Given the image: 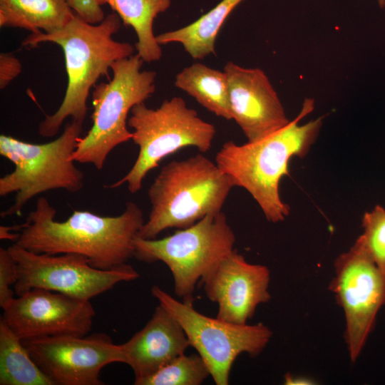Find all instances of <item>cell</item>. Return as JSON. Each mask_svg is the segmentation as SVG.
Segmentation results:
<instances>
[{
	"label": "cell",
	"mask_w": 385,
	"mask_h": 385,
	"mask_svg": "<svg viewBox=\"0 0 385 385\" xmlns=\"http://www.w3.org/2000/svg\"><path fill=\"white\" fill-rule=\"evenodd\" d=\"M19 237L17 227L15 226H1L0 238L1 240H9L14 242Z\"/></svg>",
	"instance_id": "83f0119b"
},
{
	"label": "cell",
	"mask_w": 385,
	"mask_h": 385,
	"mask_svg": "<svg viewBox=\"0 0 385 385\" xmlns=\"http://www.w3.org/2000/svg\"><path fill=\"white\" fill-rule=\"evenodd\" d=\"M314 107V100L307 98L297 116L282 129L243 145L227 141L216 155L220 169L234 187H241L252 196L269 222L284 221L289 214V206L279 195V183L289 175L290 160L304 157L319 136L323 117L299 125Z\"/></svg>",
	"instance_id": "7a4b0ae2"
},
{
	"label": "cell",
	"mask_w": 385,
	"mask_h": 385,
	"mask_svg": "<svg viewBox=\"0 0 385 385\" xmlns=\"http://www.w3.org/2000/svg\"><path fill=\"white\" fill-rule=\"evenodd\" d=\"M8 250L16 263V296L38 288L90 301L120 282L133 281L140 277L128 263L104 270L92 267L88 260L81 255L38 254L16 243Z\"/></svg>",
	"instance_id": "30bf717a"
},
{
	"label": "cell",
	"mask_w": 385,
	"mask_h": 385,
	"mask_svg": "<svg viewBox=\"0 0 385 385\" xmlns=\"http://www.w3.org/2000/svg\"><path fill=\"white\" fill-rule=\"evenodd\" d=\"M235 242V233L220 211L161 239L137 236L134 257L147 263L164 262L171 272L175 295L192 304L197 282L234 251Z\"/></svg>",
	"instance_id": "ba28073f"
},
{
	"label": "cell",
	"mask_w": 385,
	"mask_h": 385,
	"mask_svg": "<svg viewBox=\"0 0 385 385\" xmlns=\"http://www.w3.org/2000/svg\"><path fill=\"white\" fill-rule=\"evenodd\" d=\"M121 26V19L115 12L106 16L99 24H90L75 14L63 28L52 33H31L22 46L36 48L51 42L62 48L65 58L68 84L57 111L46 115L38 125L43 138L56 135L68 117L83 124L87 113L90 90L116 61L133 55L135 48L128 42L113 39Z\"/></svg>",
	"instance_id": "3957f363"
},
{
	"label": "cell",
	"mask_w": 385,
	"mask_h": 385,
	"mask_svg": "<svg viewBox=\"0 0 385 385\" xmlns=\"http://www.w3.org/2000/svg\"><path fill=\"white\" fill-rule=\"evenodd\" d=\"M334 270L329 289L344 312V338L354 363L374 327L379 309L385 305V272L358 240L336 258Z\"/></svg>",
	"instance_id": "8fae6325"
},
{
	"label": "cell",
	"mask_w": 385,
	"mask_h": 385,
	"mask_svg": "<svg viewBox=\"0 0 385 385\" xmlns=\"http://www.w3.org/2000/svg\"><path fill=\"white\" fill-rule=\"evenodd\" d=\"M377 1L381 8L382 9L385 8V0H377Z\"/></svg>",
	"instance_id": "f1b7e54d"
},
{
	"label": "cell",
	"mask_w": 385,
	"mask_h": 385,
	"mask_svg": "<svg viewBox=\"0 0 385 385\" xmlns=\"http://www.w3.org/2000/svg\"><path fill=\"white\" fill-rule=\"evenodd\" d=\"M130 113L128 125L133 129L131 140L138 146V154L128 173L106 186L111 189L126 184L130 193H136L148 173L164 158L187 147L206 153L216 134L215 127L188 108L180 97L166 99L155 109L140 103Z\"/></svg>",
	"instance_id": "52a82bcc"
},
{
	"label": "cell",
	"mask_w": 385,
	"mask_h": 385,
	"mask_svg": "<svg viewBox=\"0 0 385 385\" xmlns=\"http://www.w3.org/2000/svg\"><path fill=\"white\" fill-rule=\"evenodd\" d=\"M75 14L67 0H0V26L52 33Z\"/></svg>",
	"instance_id": "e0dca14e"
},
{
	"label": "cell",
	"mask_w": 385,
	"mask_h": 385,
	"mask_svg": "<svg viewBox=\"0 0 385 385\" xmlns=\"http://www.w3.org/2000/svg\"><path fill=\"white\" fill-rule=\"evenodd\" d=\"M21 61L10 53L0 54V88L4 89L21 72Z\"/></svg>",
	"instance_id": "484cf974"
},
{
	"label": "cell",
	"mask_w": 385,
	"mask_h": 385,
	"mask_svg": "<svg viewBox=\"0 0 385 385\" xmlns=\"http://www.w3.org/2000/svg\"><path fill=\"white\" fill-rule=\"evenodd\" d=\"M227 76L232 119L247 142H255L286 126L290 120L265 73L229 61Z\"/></svg>",
	"instance_id": "9a60e30c"
},
{
	"label": "cell",
	"mask_w": 385,
	"mask_h": 385,
	"mask_svg": "<svg viewBox=\"0 0 385 385\" xmlns=\"http://www.w3.org/2000/svg\"><path fill=\"white\" fill-rule=\"evenodd\" d=\"M56 210L45 197L37 199L25 222L17 225L16 245L38 254H77L99 270H112L134 257V241L145 221L133 202L116 216L74 210L64 221L55 220Z\"/></svg>",
	"instance_id": "6da1fadb"
},
{
	"label": "cell",
	"mask_w": 385,
	"mask_h": 385,
	"mask_svg": "<svg viewBox=\"0 0 385 385\" xmlns=\"http://www.w3.org/2000/svg\"><path fill=\"white\" fill-rule=\"evenodd\" d=\"M144 61L138 55L115 61L113 78L94 86L92 93V126L78 140L72 160L103 168L108 155L118 145L132 139L128 129V113L155 91L156 73L141 71Z\"/></svg>",
	"instance_id": "8992f818"
},
{
	"label": "cell",
	"mask_w": 385,
	"mask_h": 385,
	"mask_svg": "<svg viewBox=\"0 0 385 385\" xmlns=\"http://www.w3.org/2000/svg\"><path fill=\"white\" fill-rule=\"evenodd\" d=\"M18 279L16 261L8 248H0V307L3 309L15 297L11 289Z\"/></svg>",
	"instance_id": "cb8c5ba5"
},
{
	"label": "cell",
	"mask_w": 385,
	"mask_h": 385,
	"mask_svg": "<svg viewBox=\"0 0 385 385\" xmlns=\"http://www.w3.org/2000/svg\"><path fill=\"white\" fill-rule=\"evenodd\" d=\"M363 233L356 239L376 265L385 272V209L376 205L362 218Z\"/></svg>",
	"instance_id": "603a6c76"
},
{
	"label": "cell",
	"mask_w": 385,
	"mask_h": 385,
	"mask_svg": "<svg viewBox=\"0 0 385 385\" xmlns=\"http://www.w3.org/2000/svg\"><path fill=\"white\" fill-rule=\"evenodd\" d=\"M83 124L68 123L55 140L35 144L11 135H0V155L11 161L13 171L0 178V195L15 193L13 204L1 217L21 215L27 202L41 193L61 189L77 192L84 185V173L72 160Z\"/></svg>",
	"instance_id": "5b68a950"
},
{
	"label": "cell",
	"mask_w": 385,
	"mask_h": 385,
	"mask_svg": "<svg viewBox=\"0 0 385 385\" xmlns=\"http://www.w3.org/2000/svg\"><path fill=\"white\" fill-rule=\"evenodd\" d=\"M211 302L217 304V317L245 324L257 307L271 299L270 271L263 265L248 262L235 250L222 259L200 279Z\"/></svg>",
	"instance_id": "5bb4252c"
},
{
	"label": "cell",
	"mask_w": 385,
	"mask_h": 385,
	"mask_svg": "<svg viewBox=\"0 0 385 385\" xmlns=\"http://www.w3.org/2000/svg\"><path fill=\"white\" fill-rule=\"evenodd\" d=\"M0 384L52 385L22 340L0 319Z\"/></svg>",
	"instance_id": "44dd1931"
},
{
	"label": "cell",
	"mask_w": 385,
	"mask_h": 385,
	"mask_svg": "<svg viewBox=\"0 0 385 385\" xmlns=\"http://www.w3.org/2000/svg\"><path fill=\"white\" fill-rule=\"evenodd\" d=\"M151 294L180 324L190 346L206 363L216 385H227L230 371L238 356L260 355L269 344L272 331L262 322L237 324L207 317L192 304L179 301L158 285Z\"/></svg>",
	"instance_id": "9c48e42d"
},
{
	"label": "cell",
	"mask_w": 385,
	"mask_h": 385,
	"mask_svg": "<svg viewBox=\"0 0 385 385\" xmlns=\"http://www.w3.org/2000/svg\"><path fill=\"white\" fill-rule=\"evenodd\" d=\"M210 376L203 359L197 353L178 356L154 374L134 379L135 385H200Z\"/></svg>",
	"instance_id": "7402d4cb"
},
{
	"label": "cell",
	"mask_w": 385,
	"mask_h": 385,
	"mask_svg": "<svg viewBox=\"0 0 385 385\" xmlns=\"http://www.w3.org/2000/svg\"><path fill=\"white\" fill-rule=\"evenodd\" d=\"M2 309L1 317L21 340L86 336L96 316L88 300L38 288L14 297Z\"/></svg>",
	"instance_id": "4fadbf2b"
},
{
	"label": "cell",
	"mask_w": 385,
	"mask_h": 385,
	"mask_svg": "<svg viewBox=\"0 0 385 385\" xmlns=\"http://www.w3.org/2000/svg\"><path fill=\"white\" fill-rule=\"evenodd\" d=\"M120 345L122 363L130 366L135 379L154 374L190 346L180 324L159 304L146 324Z\"/></svg>",
	"instance_id": "2e32d148"
},
{
	"label": "cell",
	"mask_w": 385,
	"mask_h": 385,
	"mask_svg": "<svg viewBox=\"0 0 385 385\" xmlns=\"http://www.w3.org/2000/svg\"><path fill=\"white\" fill-rule=\"evenodd\" d=\"M243 0H222L192 24L156 36L160 45L178 43L193 58L201 59L215 53V41L230 14Z\"/></svg>",
	"instance_id": "d6986e66"
},
{
	"label": "cell",
	"mask_w": 385,
	"mask_h": 385,
	"mask_svg": "<svg viewBox=\"0 0 385 385\" xmlns=\"http://www.w3.org/2000/svg\"><path fill=\"white\" fill-rule=\"evenodd\" d=\"M314 381L307 377L301 376H294L290 373L286 374L284 376V384L287 385H304L314 384Z\"/></svg>",
	"instance_id": "4316f807"
},
{
	"label": "cell",
	"mask_w": 385,
	"mask_h": 385,
	"mask_svg": "<svg viewBox=\"0 0 385 385\" xmlns=\"http://www.w3.org/2000/svg\"><path fill=\"white\" fill-rule=\"evenodd\" d=\"M96 1L101 6L108 4L125 26L133 29L138 37L135 48L144 62L160 60L163 53L153 33V22L160 14L169 9L171 0Z\"/></svg>",
	"instance_id": "ac0fdd59"
},
{
	"label": "cell",
	"mask_w": 385,
	"mask_h": 385,
	"mask_svg": "<svg viewBox=\"0 0 385 385\" xmlns=\"http://www.w3.org/2000/svg\"><path fill=\"white\" fill-rule=\"evenodd\" d=\"M76 15L84 21L96 24L105 19V14L96 0H67Z\"/></svg>",
	"instance_id": "d4e9b609"
},
{
	"label": "cell",
	"mask_w": 385,
	"mask_h": 385,
	"mask_svg": "<svg viewBox=\"0 0 385 385\" xmlns=\"http://www.w3.org/2000/svg\"><path fill=\"white\" fill-rule=\"evenodd\" d=\"M30 356L52 385H102L100 373L123 361L120 344L104 333L61 335L22 340Z\"/></svg>",
	"instance_id": "7c38bea8"
},
{
	"label": "cell",
	"mask_w": 385,
	"mask_h": 385,
	"mask_svg": "<svg viewBox=\"0 0 385 385\" xmlns=\"http://www.w3.org/2000/svg\"><path fill=\"white\" fill-rule=\"evenodd\" d=\"M233 187L216 163L201 153L170 161L148 189L151 208L138 236L155 239L167 229H184L222 211Z\"/></svg>",
	"instance_id": "277c9868"
},
{
	"label": "cell",
	"mask_w": 385,
	"mask_h": 385,
	"mask_svg": "<svg viewBox=\"0 0 385 385\" xmlns=\"http://www.w3.org/2000/svg\"><path fill=\"white\" fill-rule=\"evenodd\" d=\"M175 86L217 116L232 120L228 82L224 71L195 63L176 75Z\"/></svg>",
	"instance_id": "ffe728a7"
}]
</instances>
